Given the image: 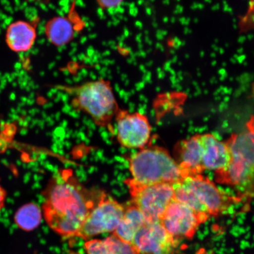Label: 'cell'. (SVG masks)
Segmentation results:
<instances>
[{
    "label": "cell",
    "instance_id": "6da1fadb",
    "mask_svg": "<svg viewBox=\"0 0 254 254\" xmlns=\"http://www.w3.org/2000/svg\"><path fill=\"white\" fill-rule=\"evenodd\" d=\"M104 194L85 189L70 170H60L51 179L43 193L44 218L60 236L75 237Z\"/></svg>",
    "mask_w": 254,
    "mask_h": 254
},
{
    "label": "cell",
    "instance_id": "7c38bea8",
    "mask_svg": "<svg viewBox=\"0 0 254 254\" xmlns=\"http://www.w3.org/2000/svg\"><path fill=\"white\" fill-rule=\"evenodd\" d=\"M203 154L202 164L204 170L214 171L215 174L227 169L231 155L227 142H222L212 134L199 135Z\"/></svg>",
    "mask_w": 254,
    "mask_h": 254
},
{
    "label": "cell",
    "instance_id": "9a60e30c",
    "mask_svg": "<svg viewBox=\"0 0 254 254\" xmlns=\"http://www.w3.org/2000/svg\"><path fill=\"white\" fill-rule=\"evenodd\" d=\"M145 223L144 215L131 202L125 206V214L113 235L123 242L131 245L136 234Z\"/></svg>",
    "mask_w": 254,
    "mask_h": 254
},
{
    "label": "cell",
    "instance_id": "ac0fdd59",
    "mask_svg": "<svg viewBox=\"0 0 254 254\" xmlns=\"http://www.w3.org/2000/svg\"><path fill=\"white\" fill-rule=\"evenodd\" d=\"M96 1L101 8L111 9L118 8L123 4L124 0H96Z\"/></svg>",
    "mask_w": 254,
    "mask_h": 254
},
{
    "label": "cell",
    "instance_id": "7a4b0ae2",
    "mask_svg": "<svg viewBox=\"0 0 254 254\" xmlns=\"http://www.w3.org/2000/svg\"><path fill=\"white\" fill-rule=\"evenodd\" d=\"M231 159L227 169L215 174L218 183L233 187L237 198L254 197V117L242 132L227 141Z\"/></svg>",
    "mask_w": 254,
    "mask_h": 254
},
{
    "label": "cell",
    "instance_id": "8992f818",
    "mask_svg": "<svg viewBox=\"0 0 254 254\" xmlns=\"http://www.w3.org/2000/svg\"><path fill=\"white\" fill-rule=\"evenodd\" d=\"M125 211V206L104 193L75 237L87 240L98 234L115 231Z\"/></svg>",
    "mask_w": 254,
    "mask_h": 254
},
{
    "label": "cell",
    "instance_id": "ba28073f",
    "mask_svg": "<svg viewBox=\"0 0 254 254\" xmlns=\"http://www.w3.org/2000/svg\"><path fill=\"white\" fill-rule=\"evenodd\" d=\"M181 183L193 193L210 216L220 215L233 203L240 201L237 197L228 195L202 174L187 177Z\"/></svg>",
    "mask_w": 254,
    "mask_h": 254
},
{
    "label": "cell",
    "instance_id": "ffe728a7",
    "mask_svg": "<svg viewBox=\"0 0 254 254\" xmlns=\"http://www.w3.org/2000/svg\"><path fill=\"white\" fill-rule=\"evenodd\" d=\"M9 146V140L5 136L0 135V155L7 150Z\"/></svg>",
    "mask_w": 254,
    "mask_h": 254
},
{
    "label": "cell",
    "instance_id": "5bb4252c",
    "mask_svg": "<svg viewBox=\"0 0 254 254\" xmlns=\"http://www.w3.org/2000/svg\"><path fill=\"white\" fill-rule=\"evenodd\" d=\"M37 38L33 24L17 21L9 24L5 33V42L9 49L15 53L27 52L33 48Z\"/></svg>",
    "mask_w": 254,
    "mask_h": 254
},
{
    "label": "cell",
    "instance_id": "9c48e42d",
    "mask_svg": "<svg viewBox=\"0 0 254 254\" xmlns=\"http://www.w3.org/2000/svg\"><path fill=\"white\" fill-rule=\"evenodd\" d=\"M178 244L161 222H146L131 244L136 254H173Z\"/></svg>",
    "mask_w": 254,
    "mask_h": 254
},
{
    "label": "cell",
    "instance_id": "e0dca14e",
    "mask_svg": "<svg viewBox=\"0 0 254 254\" xmlns=\"http://www.w3.org/2000/svg\"><path fill=\"white\" fill-rule=\"evenodd\" d=\"M16 225L21 230L31 231L39 226L42 220V212L38 205L27 203L16 211L14 216Z\"/></svg>",
    "mask_w": 254,
    "mask_h": 254
},
{
    "label": "cell",
    "instance_id": "4fadbf2b",
    "mask_svg": "<svg viewBox=\"0 0 254 254\" xmlns=\"http://www.w3.org/2000/svg\"><path fill=\"white\" fill-rule=\"evenodd\" d=\"M78 15L58 16L54 17L46 24L45 34L48 40L54 46L62 47L66 45L74 39L76 33L80 28Z\"/></svg>",
    "mask_w": 254,
    "mask_h": 254
},
{
    "label": "cell",
    "instance_id": "2e32d148",
    "mask_svg": "<svg viewBox=\"0 0 254 254\" xmlns=\"http://www.w3.org/2000/svg\"><path fill=\"white\" fill-rule=\"evenodd\" d=\"M84 247L87 254H136L131 245L123 242L114 235L103 240L88 241Z\"/></svg>",
    "mask_w": 254,
    "mask_h": 254
},
{
    "label": "cell",
    "instance_id": "30bf717a",
    "mask_svg": "<svg viewBox=\"0 0 254 254\" xmlns=\"http://www.w3.org/2000/svg\"><path fill=\"white\" fill-rule=\"evenodd\" d=\"M161 223L171 236L179 240L192 239L203 222L191 209L174 199L165 211Z\"/></svg>",
    "mask_w": 254,
    "mask_h": 254
},
{
    "label": "cell",
    "instance_id": "d6986e66",
    "mask_svg": "<svg viewBox=\"0 0 254 254\" xmlns=\"http://www.w3.org/2000/svg\"><path fill=\"white\" fill-rule=\"evenodd\" d=\"M7 195V193L5 190L0 184V212L4 208Z\"/></svg>",
    "mask_w": 254,
    "mask_h": 254
},
{
    "label": "cell",
    "instance_id": "5b68a950",
    "mask_svg": "<svg viewBox=\"0 0 254 254\" xmlns=\"http://www.w3.org/2000/svg\"><path fill=\"white\" fill-rule=\"evenodd\" d=\"M125 184L131 196V202L141 212L146 222H161L168 206L174 199L173 185H141L131 179L126 180Z\"/></svg>",
    "mask_w": 254,
    "mask_h": 254
},
{
    "label": "cell",
    "instance_id": "277c9868",
    "mask_svg": "<svg viewBox=\"0 0 254 254\" xmlns=\"http://www.w3.org/2000/svg\"><path fill=\"white\" fill-rule=\"evenodd\" d=\"M129 170L131 179L141 185H174L186 177L168 151L158 146H147L132 155Z\"/></svg>",
    "mask_w": 254,
    "mask_h": 254
},
{
    "label": "cell",
    "instance_id": "8fae6325",
    "mask_svg": "<svg viewBox=\"0 0 254 254\" xmlns=\"http://www.w3.org/2000/svg\"><path fill=\"white\" fill-rule=\"evenodd\" d=\"M202 147L199 135H195L180 141L175 147L177 163L186 177L196 176L203 173Z\"/></svg>",
    "mask_w": 254,
    "mask_h": 254
},
{
    "label": "cell",
    "instance_id": "52a82bcc",
    "mask_svg": "<svg viewBox=\"0 0 254 254\" xmlns=\"http://www.w3.org/2000/svg\"><path fill=\"white\" fill-rule=\"evenodd\" d=\"M117 140L122 147L142 149L151 140V127L144 114L120 110L116 116Z\"/></svg>",
    "mask_w": 254,
    "mask_h": 254
},
{
    "label": "cell",
    "instance_id": "3957f363",
    "mask_svg": "<svg viewBox=\"0 0 254 254\" xmlns=\"http://www.w3.org/2000/svg\"><path fill=\"white\" fill-rule=\"evenodd\" d=\"M58 88L70 96L75 109L88 114L101 127H110L120 110L113 87L107 79H98L75 85H62Z\"/></svg>",
    "mask_w": 254,
    "mask_h": 254
}]
</instances>
